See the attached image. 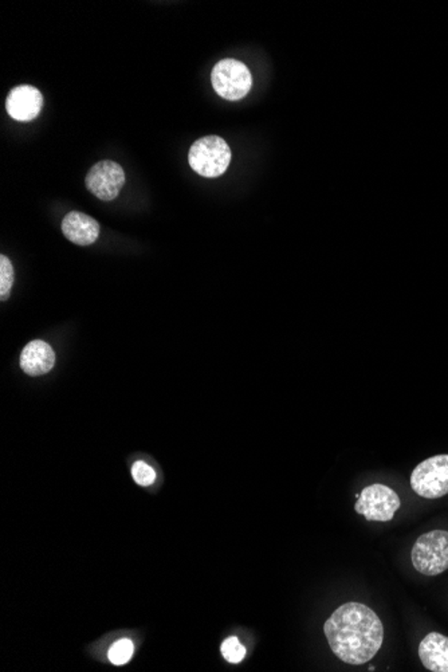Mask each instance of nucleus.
Returning <instances> with one entry per match:
<instances>
[{"instance_id": "nucleus-1", "label": "nucleus", "mask_w": 448, "mask_h": 672, "mask_svg": "<svg viewBox=\"0 0 448 672\" xmlns=\"http://www.w3.org/2000/svg\"><path fill=\"white\" fill-rule=\"evenodd\" d=\"M324 632L333 654L352 666L373 659L384 641L381 620L360 603L338 606L325 623Z\"/></svg>"}, {"instance_id": "nucleus-2", "label": "nucleus", "mask_w": 448, "mask_h": 672, "mask_svg": "<svg viewBox=\"0 0 448 672\" xmlns=\"http://www.w3.org/2000/svg\"><path fill=\"white\" fill-rule=\"evenodd\" d=\"M412 565L425 576H438L448 569V532L433 530L420 535L412 548Z\"/></svg>"}, {"instance_id": "nucleus-3", "label": "nucleus", "mask_w": 448, "mask_h": 672, "mask_svg": "<svg viewBox=\"0 0 448 672\" xmlns=\"http://www.w3.org/2000/svg\"><path fill=\"white\" fill-rule=\"evenodd\" d=\"M231 149L220 136H206L191 146L188 163L203 177H220L228 168Z\"/></svg>"}, {"instance_id": "nucleus-4", "label": "nucleus", "mask_w": 448, "mask_h": 672, "mask_svg": "<svg viewBox=\"0 0 448 672\" xmlns=\"http://www.w3.org/2000/svg\"><path fill=\"white\" fill-rule=\"evenodd\" d=\"M212 86L224 100L237 101L245 97L253 86V76L245 64L237 59H222L211 73Z\"/></svg>"}, {"instance_id": "nucleus-5", "label": "nucleus", "mask_w": 448, "mask_h": 672, "mask_svg": "<svg viewBox=\"0 0 448 672\" xmlns=\"http://www.w3.org/2000/svg\"><path fill=\"white\" fill-rule=\"evenodd\" d=\"M411 488L423 498L435 499L448 494V455H436L422 461L412 471Z\"/></svg>"}, {"instance_id": "nucleus-6", "label": "nucleus", "mask_w": 448, "mask_h": 672, "mask_svg": "<svg viewBox=\"0 0 448 672\" xmlns=\"http://www.w3.org/2000/svg\"><path fill=\"white\" fill-rule=\"evenodd\" d=\"M400 507V498L395 490L385 485H371L362 491L354 509L368 521L387 523L395 517Z\"/></svg>"}, {"instance_id": "nucleus-7", "label": "nucleus", "mask_w": 448, "mask_h": 672, "mask_svg": "<svg viewBox=\"0 0 448 672\" xmlns=\"http://www.w3.org/2000/svg\"><path fill=\"white\" fill-rule=\"evenodd\" d=\"M125 180L127 177L120 164L103 160L90 168L85 179V184L95 198L103 202H112L121 193Z\"/></svg>"}, {"instance_id": "nucleus-8", "label": "nucleus", "mask_w": 448, "mask_h": 672, "mask_svg": "<svg viewBox=\"0 0 448 672\" xmlns=\"http://www.w3.org/2000/svg\"><path fill=\"white\" fill-rule=\"evenodd\" d=\"M42 108V93L30 85L13 87L5 100L8 116L19 122H29L37 119Z\"/></svg>"}, {"instance_id": "nucleus-9", "label": "nucleus", "mask_w": 448, "mask_h": 672, "mask_svg": "<svg viewBox=\"0 0 448 672\" xmlns=\"http://www.w3.org/2000/svg\"><path fill=\"white\" fill-rule=\"evenodd\" d=\"M56 364V354L48 343L34 340L24 346L21 354V368L29 376H42L50 372Z\"/></svg>"}, {"instance_id": "nucleus-10", "label": "nucleus", "mask_w": 448, "mask_h": 672, "mask_svg": "<svg viewBox=\"0 0 448 672\" xmlns=\"http://www.w3.org/2000/svg\"><path fill=\"white\" fill-rule=\"evenodd\" d=\"M65 237L78 246H90L100 237V224L84 212L72 211L61 224Z\"/></svg>"}, {"instance_id": "nucleus-11", "label": "nucleus", "mask_w": 448, "mask_h": 672, "mask_svg": "<svg viewBox=\"0 0 448 672\" xmlns=\"http://www.w3.org/2000/svg\"><path fill=\"white\" fill-rule=\"evenodd\" d=\"M419 658L423 666L433 672H448V638L431 632L420 641Z\"/></svg>"}, {"instance_id": "nucleus-12", "label": "nucleus", "mask_w": 448, "mask_h": 672, "mask_svg": "<svg viewBox=\"0 0 448 672\" xmlns=\"http://www.w3.org/2000/svg\"><path fill=\"white\" fill-rule=\"evenodd\" d=\"M133 651H135V647L132 641L121 639L109 650V660L116 666L127 665L132 658Z\"/></svg>"}, {"instance_id": "nucleus-13", "label": "nucleus", "mask_w": 448, "mask_h": 672, "mask_svg": "<svg viewBox=\"0 0 448 672\" xmlns=\"http://www.w3.org/2000/svg\"><path fill=\"white\" fill-rule=\"evenodd\" d=\"M220 651H222L224 659L228 663H232V665H237V663L242 662L246 657L245 646L240 644L239 639H237V636L227 638L226 641H223L222 647H220Z\"/></svg>"}, {"instance_id": "nucleus-14", "label": "nucleus", "mask_w": 448, "mask_h": 672, "mask_svg": "<svg viewBox=\"0 0 448 672\" xmlns=\"http://www.w3.org/2000/svg\"><path fill=\"white\" fill-rule=\"evenodd\" d=\"M13 278L15 274L10 259L5 255L0 256V300H5L10 297Z\"/></svg>"}, {"instance_id": "nucleus-15", "label": "nucleus", "mask_w": 448, "mask_h": 672, "mask_svg": "<svg viewBox=\"0 0 448 672\" xmlns=\"http://www.w3.org/2000/svg\"><path fill=\"white\" fill-rule=\"evenodd\" d=\"M132 477L140 486H150L156 479V472L146 461H136L132 467Z\"/></svg>"}]
</instances>
